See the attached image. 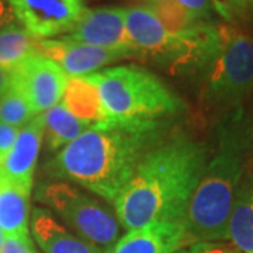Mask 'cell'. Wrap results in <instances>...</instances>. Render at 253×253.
<instances>
[{
    "mask_svg": "<svg viewBox=\"0 0 253 253\" xmlns=\"http://www.w3.org/2000/svg\"><path fill=\"white\" fill-rule=\"evenodd\" d=\"M166 121L104 118L96 121L45 165V173L114 204L138 165L165 139Z\"/></svg>",
    "mask_w": 253,
    "mask_h": 253,
    "instance_id": "obj_1",
    "label": "cell"
},
{
    "mask_svg": "<svg viewBox=\"0 0 253 253\" xmlns=\"http://www.w3.org/2000/svg\"><path fill=\"white\" fill-rule=\"evenodd\" d=\"M208 162V148L189 136L163 139L145 155L114 201L121 226L139 229L158 221L183 222Z\"/></svg>",
    "mask_w": 253,
    "mask_h": 253,
    "instance_id": "obj_2",
    "label": "cell"
},
{
    "mask_svg": "<svg viewBox=\"0 0 253 253\" xmlns=\"http://www.w3.org/2000/svg\"><path fill=\"white\" fill-rule=\"evenodd\" d=\"M252 132L242 107L226 113L218 126L217 149L190 200L184 228L187 241L228 239V222L236 190L245 173Z\"/></svg>",
    "mask_w": 253,
    "mask_h": 253,
    "instance_id": "obj_3",
    "label": "cell"
},
{
    "mask_svg": "<svg viewBox=\"0 0 253 253\" xmlns=\"http://www.w3.org/2000/svg\"><path fill=\"white\" fill-rule=\"evenodd\" d=\"M99 93L106 117L165 121L186 109L184 101L156 75L135 65L86 75Z\"/></svg>",
    "mask_w": 253,
    "mask_h": 253,
    "instance_id": "obj_4",
    "label": "cell"
},
{
    "mask_svg": "<svg viewBox=\"0 0 253 253\" xmlns=\"http://www.w3.org/2000/svg\"><path fill=\"white\" fill-rule=\"evenodd\" d=\"M37 200L49 207L82 239L110 253L118 242L121 224L116 212L96 197L66 181H45Z\"/></svg>",
    "mask_w": 253,
    "mask_h": 253,
    "instance_id": "obj_5",
    "label": "cell"
},
{
    "mask_svg": "<svg viewBox=\"0 0 253 253\" xmlns=\"http://www.w3.org/2000/svg\"><path fill=\"white\" fill-rule=\"evenodd\" d=\"M253 90V37L225 27L224 42L204 72L201 103L207 110L229 113Z\"/></svg>",
    "mask_w": 253,
    "mask_h": 253,
    "instance_id": "obj_6",
    "label": "cell"
},
{
    "mask_svg": "<svg viewBox=\"0 0 253 253\" xmlns=\"http://www.w3.org/2000/svg\"><path fill=\"white\" fill-rule=\"evenodd\" d=\"M10 76L11 87L26 99L36 116L59 104L69 79L59 65L40 52L18 63Z\"/></svg>",
    "mask_w": 253,
    "mask_h": 253,
    "instance_id": "obj_7",
    "label": "cell"
},
{
    "mask_svg": "<svg viewBox=\"0 0 253 253\" xmlns=\"http://www.w3.org/2000/svg\"><path fill=\"white\" fill-rule=\"evenodd\" d=\"M14 17L36 40L69 34L81 20L83 0H7Z\"/></svg>",
    "mask_w": 253,
    "mask_h": 253,
    "instance_id": "obj_8",
    "label": "cell"
},
{
    "mask_svg": "<svg viewBox=\"0 0 253 253\" xmlns=\"http://www.w3.org/2000/svg\"><path fill=\"white\" fill-rule=\"evenodd\" d=\"M37 49L40 54L59 65L68 78H82L99 72L101 68L118 61L144 56L138 51L87 45L68 37H62L61 40H38Z\"/></svg>",
    "mask_w": 253,
    "mask_h": 253,
    "instance_id": "obj_9",
    "label": "cell"
},
{
    "mask_svg": "<svg viewBox=\"0 0 253 253\" xmlns=\"http://www.w3.org/2000/svg\"><path fill=\"white\" fill-rule=\"evenodd\" d=\"M65 37L76 42L107 49L138 51L126 34L124 7L86 9L75 28Z\"/></svg>",
    "mask_w": 253,
    "mask_h": 253,
    "instance_id": "obj_10",
    "label": "cell"
},
{
    "mask_svg": "<svg viewBox=\"0 0 253 253\" xmlns=\"http://www.w3.org/2000/svg\"><path fill=\"white\" fill-rule=\"evenodd\" d=\"M44 135V116L40 114L20 129L13 149L0 163V174L7 180L18 184L20 187L31 191L37 159Z\"/></svg>",
    "mask_w": 253,
    "mask_h": 253,
    "instance_id": "obj_11",
    "label": "cell"
},
{
    "mask_svg": "<svg viewBox=\"0 0 253 253\" xmlns=\"http://www.w3.org/2000/svg\"><path fill=\"white\" fill-rule=\"evenodd\" d=\"M126 34L132 45L142 55H151L162 63L172 52L177 37L170 36L159 18L144 4L124 7Z\"/></svg>",
    "mask_w": 253,
    "mask_h": 253,
    "instance_id": "obj_12",
    "label": "cell"
},
{
    "mask_svg": "<svg viewBox=\"0 0 253 253\" xmlns=\"http://www.w3.org/2000/svg\"><path fill=\"white\" fill-rule=\"evenodd\" d=\"M187 241L183 222L158 221L128 231L110 253H172Z\"/></svg>",
    "mask_w": 253,
    "mask_h": 253,
    "instance_id": "obj_13",
    "label": "cell"
},
{
    "mask_svg": "<svg viewBox=\"0 0 253 253\" xmlns=\"http://www.w3.org/2000/svg\"><path fill=\"white\" fill-rule=\"evenodd\" d=\"M31 232L44 253H104L97 246L69 232L45 208H34Z\"/></svg>",
    "mask_w": 253,
    "mask_h": 253,
    "instance_id": "obj_14",
    "label": "cell"
},
{
    "mask_svg": "<svg viewBox=\"0 0 253 253\" xmlns=\"http://www.w3.org/2000/svg\"><path fill=\"white\" fill-rule=\"evenodd\" d=\"M228 239L239 253H253V173H244L228 222Z\"/></svg>",
    "mask_w": 253,
    "mask_h": 253,
    "instance_id": "obj_15",
    "label": "cell"
},
{
    "mask_svg": "<svg viewBox=\"0 0 253 253\" xmlns=\"http://www.w3.org/2000/svg\"><path fill=\"white\" fill-rule=\"evenodd\" d=\"M31 191L0 174V229L4 236L30 239L28 211Z\"/></svg>",
    "mask_w": 253,
    "mask_h": 253,
    "instance_id": "obj_16",
    "label": "cell"
},
{
    "mask_svg": "<svg viewBox=\"0 0 253 253\" xmlns=\"http://www.w3.org/2000/svg\"><path fill=\"white\" fill-rule=\"evenodd\" d=\"M45 124V138L48 149L58 151L81 136L86 129H89L94 123L82 120L72 114L62 103L54 106L44 114Z\"/></svg>",
    "mask_w": 253,
    "mask_h": 253,
    "instance_id": "obj_17",
    "label": "cell"
},
{
    "mask_svg": "<svg viewBox=\"0 0 253 253\" xmlns=\"http://www.w3.org/2000/svg\"><path fill=\"white\" fill-rule=\"evenodd\" d=\"M62 104L72 114L82 120L96 123L107 118L101 107L99 93L90 82L86 79V76L68 79Z\"/></svg>",
    "mask_w": 253,
    "mask_h": 253,
    "instance_id": "obj_18",
    "label": "cell"
},
{
    "mask_svg": "<svg viewBox=\"0 0 253 253\" xmlns=\"http://www.w3.org/2000/svg\"><path fill=\"white\" fill-rule=\"evenodd\" d=\"M38 40L21 24H11L0 31V66L11 71L31 55L38 54Z\"/></svg>",
    "mask_w": 253,
    "mask_h": 253,
    "instance_id": "obj_19",
    "label": "cell"
},
{
    "mask_svg": "<svg viewBox=\"0 0 253 253\" xmlns=\"http://www.w3.org/2000/svg\"><path fill=\"white\" fill-rule=\"evenodd\" d=\"M138 3L152 10L170 36H183L203 21L173 0H138Z\"/></svg>",
    "mask_w": 253,
    "mask_h": 253,
    "instance_id": "obj_20",
    "label": "cell"
},
{
    "mask_svg": "<svg viewBox=\"0 0 253 253\" xmlns=\"http://www.w3.org/2000/svg\"><path fill=\"white\" fill-rule=\"evenodd\" d=\"M34 117L36 113L31 110L26 99L16 89H10L0 97V121L16 128H23Z\"/></svg>",
    "mask_w": 253,
    "mask_h": 253,
    "instance_id": "obj_21",
    "label": "cell"
},
{
    "mask_svg": "<svg viewBox=\"0 0 253 253\" xmlns=\"http://www.w3.org/2000/svg\"><path fill=\"white\" fill-rule=\"evenodd\" d=\"M211 3L218 14L231 21L244 16L253 4V0H211Z\"/></svg>",
    "mask_w": 253,
    "mask_h": 253,
    "instance_id": "obj_22",
    "label": "cell"
},
{
    "mask_svg": "<svg viewBox=\"0 0 253 253\" xmlns=\"http://www.w3.org/2000/svg\"><path fill=\"white\" fill-rule=\"evenodd\" d=\"M176 3H179L184 9H187L199 20L208 21L212 16V3L211 0H173Z\"/></svg>",
    "mask_w": 253,
    "mask_h": 253,
    "instance_id": "obj_23",
    "label": "cell"
},
{
    "mask_svg": "<svg viewBox=\"0 0 253 253\" xmlns=\"http://www.w3.org/2000/svg\"><path fill=\"white\" fill-rule=\"evenodd\" d=\"M20 129L21 128H16L0 121V163L3 162V159L13 149V145L17 139Z\"/></svg>",
    "mask_w": 253,
    "mask_h": 253,
    "instance_id": "obj_24",
    "label": "cell"
},
{
    "mask_svg": "<svg viewBox=\"0 0 253 253\" xmlns=\"http://www.w3.org/2000/svg\"><path fill=\"white\" fill-rule=\"evenodd\" d=\"M1 253H37L31 239L17 236H4Z\"/></svg>",
    "mask_w": 253,
    "mask_h": 253,
    "instance_id": "obj_25",
    "label": "cell"
},
{
    "mask_svg": "<svg viewBox=\"0 0 253 253\" xmlns=\"http://www.w3.org/2000/svg\"><path fill=\"white\" fill-rule=\"evenodd\" d=\"M17 20L14 17V13L7 3V0H0V31L3 28L9 27L11 24H14Z\"/></svg>",
    "mask_w": 253,
    "mask_h": 253,
    "instance_id": "obj_26",
    "label": "cell"
},
{
    "mask_svg": "<svg viewBox=\"0 0 253 253\" xmlns=\"http://www.w3.org/2000/svg\"><path fill=\"white\" fill-rule=\"evenodd\" d=\"M212 244L208 242H196V244L190 245L187 248H180L177 251L172 253H211L212 252Z\"/></svg>",
    "mask_w": 253,
    "mask_h": 253,
    "instance_id": "obj_27",
    "label": "cell"
},
{
    "mask_svg": "<svg viewBox=\"0 0 253 253\" xmlns=\"http://www.w3.org/2000/svg\"><path fill=\"white\" fill-rule=\"evenodd\" d=\"M11 89V76L9 71L3 69L0 66V97Z\"/></svg>",
    "mask_w": 253,
    "mask_h": 253,
    "instance_id": "obj_28",
    "label": "cell"
},
{
    "mask_svg": "<svg viewBox=\"0 0 253 253\" xmlns=\"http://www.w3.org/2000/svg\"><path fill=\"white\" fill-rule=\"evenodd\" d=\"M211 253H239L238 251H229V249H225V248H219L217 245L212 246V252Z\"/></svg>",
    "mask_w": 253,
    "mask_h": 253,
    "instance_id": "obj_29",
    "label": "cell"
},
{
    "mask_svg": "<svg viewBox=\"0 0 253 253\" xmlns=\"http://www.w3.org/2000/svg\"><path fill=\"white\" fill-rule=\"evenodd\" d=\"M3 242H4V234L0 229V253H1V248H3Z\"/></svg>",
    "mask_w": 253,
    "mask_h": 253,
    "instance_id": "obj_30",
    "label": "cell"
}]
</instances>
